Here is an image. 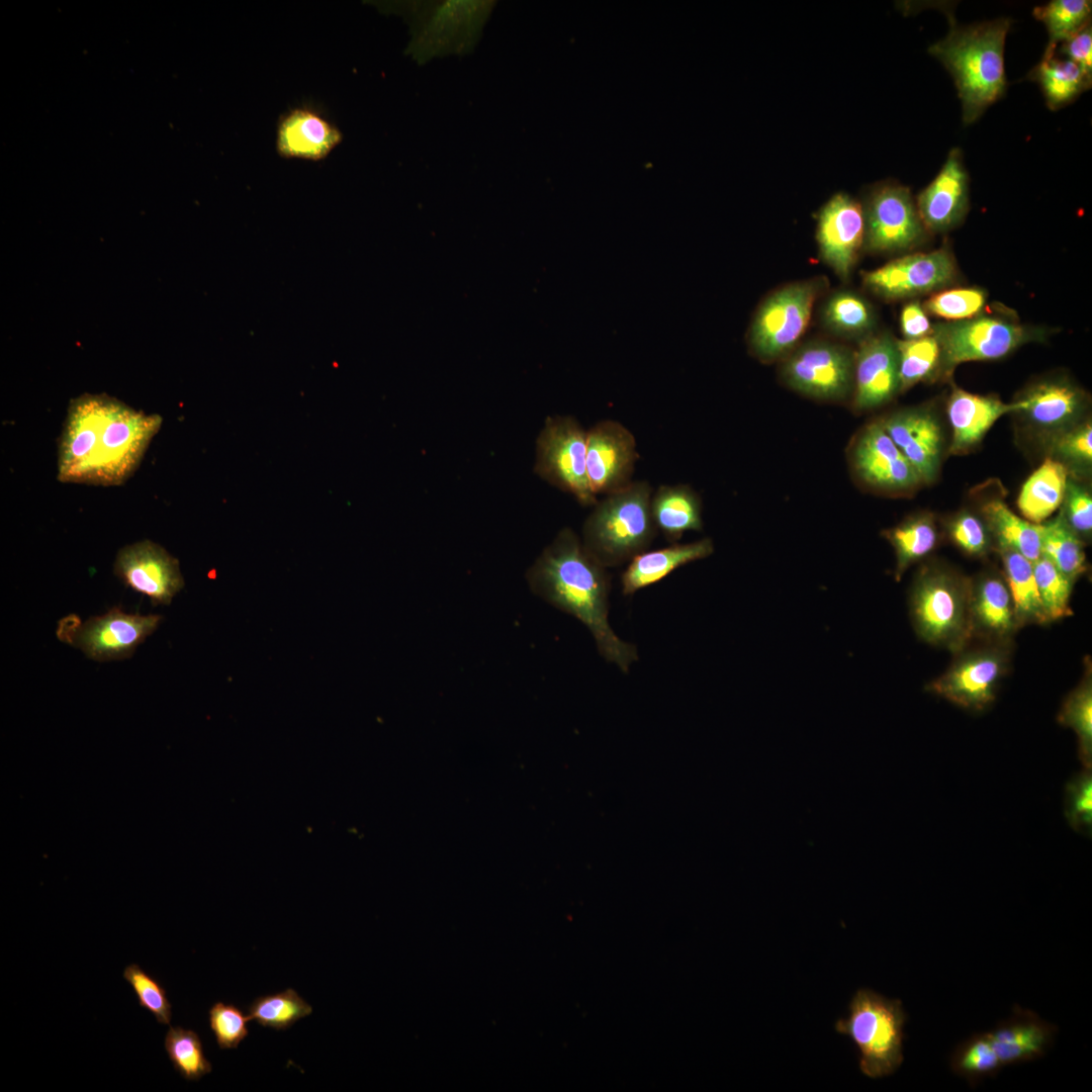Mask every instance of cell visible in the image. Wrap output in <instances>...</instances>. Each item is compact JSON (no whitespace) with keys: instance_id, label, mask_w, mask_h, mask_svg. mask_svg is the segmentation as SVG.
Returning <instances> with one entry per match:
<instances>
[{"instance_id":"obj_1","label":"cell","mask_w":1092,"mask_h":1092,"mask_svg":"<svg viewBox=\"0 0 1092 1092\" xmlns=\"http://www.w3.org/2000/svg\"><path fill=\"white\" fill-rule=\"evenodd\" d=\"M163 423L107 394L70 401L58 449L61 482L120 485L140 466Z\"/></svg>"},{"instance_id":"obj_14","label":"cell","mask_w":1092,"mask_h":1092,"mask_svg":"<svg viewBox=\"0 0 1092 1092\" xmlns=\"http://www.w3.org/2000/svg\"><path fill=\"white\" fill-rule=\"evenodd\" d=\"M1006 663V653L998 648L974 650L958 658L926 690L961 708L983 711L995 700Z\"/></svg>"},{"instance_id":"obj_33","label":"cell","mask_w":1092,"mask_h":1092,"mask_svg":"<svg viewBox=\"0 0 1092 1092\" xmlns=\"http://www.w3.org/2000/svg\"><path fill=\"white\" fill-rule=\"evenodd\" d=\"M982 512L984 522L998 546L1015 550L1031 562L1040 557L1041 524L1018 517L999 498L987 502Z\"/></svg>"},{"instance_id":"obj_27","label":"cell","mask_w":1092,"mask_h":1092,"mask_svg":"<svg viewBox=\"0 0 1092 1092\" xmlns=\"http://www.w3.org/2000/svg\"><path fill=\"white\" fill-rule=\"evenodd\" d=\"M714 551L713 541L704 538L692 543H671L669 546L644 551L630 560L622 573V592L626 596L657 583L676 568L710 556Z\"/></svg>"},{"instance_id":"obj_13","label":"cell","mask_w":1092,"mask_h":1092,"mask_svg":"<svg viewBox=\"0 0 1092 1092\" xmlns=\"http://www.w3.org/2000/svg\"><path fill=\"white\" fill-rule=\"evenodd\" d=\"M848 453L852 471L861 482L872 488L902 493L909 492L922 483L880 421L860 430Z\"/></svg>"},{"instance_id":"obj_52","label":"cell","mask_w":1092,"mask_h":1092,"mask_svg":"<svg viewBox=\"0 0 1092 1092\" xmlns=\"http://www.w3.org/2000/svg\"><path fill=\"white\" fill-rule=\"evenodd\" d=\"M904 340H916L932 333V326L922 304L914 300L903 306L900 316Z\"/></svg>"},{"instance_id":"obj_38","label":"cell","mask_w":1092,"mask_h":1092,"mask_svg":"<svg viewBox=\"0 0 1092 1092\" xmlns=\"http://www.w3.org/2000/svg\"><path fill=\"white\" fill-rule=\"evenodd\" d=\"M1082 682L1066 698L1058 722L1072 728L1079 745V757L1085 768L1092 762V678L1090 662Z\"/></svg>"},{"instance_id":"obj_7","label":"cell","mask_w":1092,"mask_h":1092,"mask_svg":"<svg viewBox=\"0 0 1092 1092\" xmlns=\"http://www.w3.org/2000/svg\"><path fill=\"white\" fill-rule=\"evenodd\" d=\"M931 335L940 348L938 374L946 377L959 364L1000 359L1045 336L1041 329L990 315L936 324Z\"/></svg>"},{"instance_id":"obj_39","label":"cell","mask_w":1092,"mask_h":1092,"mask_svg":"<svg viewBox=\"0 0 1092 1092\" xmlns=\"http://www.w3.org/2000/svg\"><path fill=\"white\" fill-rule=\"evenodd\" d=\"M899 358L900 391L932 378L939 371L940 348L929 335L916 340H896Z\"/></svg>"},{"instance_id":"obj_16","label":"cell","mask_w":1092,"mask_h":1092,"mask_svg":"<svg viewBox=\"0 0 1092 1092\" xmlns=\"http://www.w3.org/2000/svg\"><path fill=\"white\" fill-rule=\"evenodd\" d=\"M114 573L126 586L147 596L154 606L170 605L184 586L179 561L151 540L121 548L114 562Z\"/></svg>"},{"instance_id":"obj_8","label":"cell","mask_w":1092,"mask_h":1092,"mask_svg":"<svg viewBox=\"0 0 1092 1092\" xmlns=\"http://www.w3.org/2000/svg\"><path fill=\"white\" fill-rule=\"evenodd\" d=\"M820 290L817 280L788 284L758 307L749 331V346L761 361L787 356L805 333Z\"/></svg>"},{"instance_id":"obj_26","label":"cell","mask_w":1092,"mask_h":1092,"mask_svg":"<svg viewBox=\"0 0 1092 1092\" xmlns=\"http://www.w3.org/2000/svg\"><path fill=\"white\" fill-rule=\"evenodd\" d=\"M1020 401L1006 403L996 396L971 393L953 387L947 401L952 430L949 452L964 454L977 445L1002 416L1019 412Z\"/></svg>"},{"instance_id":"obj_28","label":"cell","mask_w":1092,"mask_h":1092,"mask_svg":"<svg viewBox=\"0 0 1092 1092\" xmlns=\"http://www.w3.org/2000/svg\"><path fill=\"white\" fill-rule=\"evenodd\" d=\"M970 616L973 634L1005 638L1018 627L1007 584L994 575L971 581Z\"/></svg>"},{"instance_id":"obj_12","label":"cell","mask_w":1092,"mask_h":1092,"mask_svg":"<svg viewBox=\"0 0 1092 1092\" xmlns=\"http://www.w3.org/2000/svg\"><path fill=\"white\" fill-rule=\"evenodd\" d=\"M956 263L946 249L897 258L862 274L864 286L878 296L904 299L938 290L952 283Z\"/></svg>"},{"instance_id":"obj_34","label":"cell","mask_w":1092,"mask_h":1092,"mask_svg":"<svg viewBox=\"0 0 1092 1092\" xmlns=\"http://www.w3.org/2000/svg\"><path fill=\"white\" fill-rule=\"evenodd\" d=\"M896 555V580L910 565L929 554L937 543V529L928 515L913 516L884 532Z\"/></svg>"},{"instance_id":"obj_25","label":"cell","mask_w":1092,"mask_h":1092,"mask_svg":"<svg viewBox=\"0 0 1092 1092\" xmlns=\"http://www.w3.org/2000/svg\"><path fill=\"white\" fill-rule=\"evenodd\" d=\"M1057 1026L1031 1010L1015 1006L1011 1015L987 1031L1003 1067L1031 1062L1053 1046Z\"/></svg>"},{"instance_id":"obj_44","label":"cell","mask_w":1092,"mask_h":1092,"mask_svg":"<svg viewBox=\"0 0 1092 1092\" xmlns=\"http://www.w3.org/2000/svg\"><path fill=\"white\" fill-rule=\"evenodd\" d=\"M986 293L977 287H964L939 291L922 305L924 310L950 322L980 315L986 304Z\"/></svg>"},{"instance_id":"obj_46","label":"cell","mask_w":1092,"mask_h":1092,"mask_svg":"<svg viewBox=\"0 0 1092 1092\" xmlns=\"http://www.w3.org/2000/svg\"><path fill=\"white\" fill-rule=\"evenodd\" d=\"M1065 815L1070 825L1085 834H1091L1092 823V776L1086 768L1066 786Z\"/></svg>"},{"instance_id":"obj_19","label":"cell","mask_w":1092,"mask_h":1092,"mask_svg":"<svg viewBox=\"0 0 1092 1092\" xmlns=\"http://www.w3.org/2000/svg\"><path fill=\"white\" fill-rule=\"evenodd\" d=\"M900 392L896 340L887 334L866 337L854 354L852 406L866 412L890 401Z\"/></svg>"},{"instance_id":"obj_29","label":"cell","mask_w":1092,"mask_h":1092,"mask_svg":"<svg viewBox=\"0 0 1092 1092\" xmlns=\"http://www.w3.org/2000/svg\"><path fill=\"white\" fill-rule=\"evenodd\" d=\"M650 512L657 531L671 543L687 531L703 529L701 498L687 484L660 485L652 492Z\"/></svg>"},{"instance_id":"obj_21","label":"cell","mask_w":1092,"mask_h":1092,"mask_svg":"<svg viewBox=\"0 0 1092 1092\" xmlns=\"http://www.w3.org/2000/svg\"><path fill=\"white\" fill-rule=\"evenodd\" d=\"M917 211L928 232L957 226L969 207V175L960 149H952L936 177L917 197Z\"/></svg>"},{"instance_id":"obj_5","label":"cell","mask_w":1092,"mask_h":1092,"mask_svg":"<svg viewBox=\"0 0 1092 1092\" xmlns=\"http://www.w3.org/2000/svg\"><path fill=\"white\" fill-rule=\"evenodd\" d=\"M971 581L941 567L926 566L910 592V617L923 641L961 651L973 636L970 616Z\"/></svg>"},{"instance_id":"obj_37","label":"cell","mask_w":1092,"mask_h":1092,"mask_svg":"<svg viewBox=\"0 0 1092 1092\" xmlns=\"http://www.w3.org/2000/svg\"><path fill=\"white\" fill-rule=\"evenodd\" d=\"M949 1067L971 1086L1003 1068L987 1032L974 1033L962 1041L950 1056Z\"/></svg>"},{"instance_id":"obj_15","label":"cell","mask_w":1092,"mask_h":1092,"mask_svg":"<svg viewBox=\"0 0 1092 1092\" xmlns=\"http://www.w3.org/2000/svg\"><path fill=\"white\" fill-rule=\"evenodd\" d=\"M638 458L635 437L621 423L600 421L586 432V472L596 495L628 486Z\"/></svg>"},{"instance_id":"obj_43","label":"cell","mask_w":1092,"mask_h":1092,"mask_svg":"<svg viewBox=\"0 0 1092 1092\" xmlns=\"http://www.w3.org/2000/svg\"><path fill=\"white\" fill-rule=\"evenodd\" d=\"M1032 565L1038 595L1049 622L1071 616L1073 612L1069 602L1074 583L1041 555Z\"/></svg>"},{"instance_id":"obj_4","label":"cell","mask_w":1092,"mask_h":1092,"mask_svg":"<svg viewBox=\"0 0 1092 1092\" xmlns=\"http://www.w3.org/2000/svg\"><path fill=\"white\" fill-rule=\"evenodd\" d=\"M651 495L650 484L637 480L594 506L582 526L581 543L601 565L619 566L650 546L657 533Z\"/></svg>"},{"instance_id":"obj_32","label":"cell","mask_w":1092,"mask_h":1092,"mask_svg":"<svg viewBox=\"0 0 1092 1092\" xmlns=\"http://www.w3.org/2000/svg\"><path fill=\"white\" fill-rule=\"evenodd\" d=\"M1017 626L1050 623L1038 595L1032 562L1015 550L997 546Z\"/></svg>"},{"instance_id":"obj_2","label":"cell","mask_w":1092,"mask_h":1092,"mask_svg":"<svg viewBox=\"0 0 1092 1092\" xmlns=\"http://www.w3.org/2000/svg\"><path fill=\"white\" fill-rule=\"evenodd\" d=\"M532 590L573 616L592 633L598 651L621 671L638 660L635 645L622 640L609 622L610 576L569 528L562 529L530 568Z\"/></svg>"},{"instance_id":"obj_18","label":"cell","mask_w":1092,"mask_h":1092,"mask_svg":"<svg viewBox=\"0 0 1092 1092\" xmlns=\"http://www.w3.org/2000/svg\"><path fill=\"white\" fill-rule=\"evenodd\" d=\"M816 239L823 261L846 279L863 245V207L845 193L835 194L818 213Z\"/></svg>"},{"instance_id":"obj_50","label":"cell","mask_w":1092,"mask_h":1092,"mask_svg":"<svg viewBox=\"0 0 1092 1092\" xmlns=\"http://www.w3.org/2000/svg\"><path fill=\"white\" fill-rule=\"evenodd\" d=\"M1062 515L1068 526L1080 537L1088 538L1092 531V497L1088 489L1068 478Z\"/></svg>"},{"instance_id":"obj_10","label":"cell","mask_w":1092,"mask_h":1092,"mask_svg":"<svg viewBox=\"0 0 1092 1092\" xmlns=\"http://www.w3.org/2000/svg\"><path fill=\"white\" fill-rule=\"evenodd\" d=\"M786 384L801 394L838 401L852 394L854 354L824 341H811L793 349L782 365Z\"/></svg>"},{"instance_id":"obj_35","label":"cell","mask_w":1092,"mask_h":1092,"mask_svg":"<svg viewBox=\"0 0 1092 1092\" xmlns=\"http://www.w3.org/2000/svg\"><path fill=\"white\" fill-rule=\"evenodd\" d=\"M1040 552L1073 583L1087 569L1083 541L1068 526L1061 511L1055 519L1041 524Z\"/></svg>"},{"instance_id":"obj_40","label":"cell","mask_w":1092,"mask_h":1092,"mask_svg":"<svg viewBox=\"0 0 1092 1092\" xmlns=\"http://www.w3.org/2000/svg\"><path fill=\"white\" fill-rule=\"evenodd\" d=\"M1092 2L1089 0H1053L1033 9V16L1048 30V46L1057 48L1087 23L1091 22Z\"/></svg>"},{"instance_id":"obj_53","label":"cell","mask_w":1092,"mask_h":1092,"mask_svg":"<svg viewBox=\"0 0 1092 1092\" xmlns=\"http://www.w3.org/2000/svg\"><path fill=\"white\" fill-rule=\"evenodd\" d=\"M81 621L78 616L71 614L63 618L57 629V636L62 642L72 644L73 638L77 633V630L81 626Z\"/></svg>"},{"instance_id":"obj_41","label":"cell","mask_w":1092,"mask_h":1092,"mask_svg":"<svg viewBox=\"0 0 1092 1092\" xmlns=\"http://www.w3.org/2000/svg\"><path fill=\"white\" fill-rule=\"evenodd\" d=\"M311 1012V1006L296 991L286 989L256 998L248 1007L247 1015L261 1026L283 1030Z\"/></svg>"},{"instance_id":"obj_36","label":"cell","mask_w":1092,"mask_h":1092,"mask_svg":"<svg viewBox=\"0 0 1092 1092\" xmlns=\"http://www.w3.org/2000/svg\"><path fill=\"white\" fill-rule=\"evenodd\" d=\"M825 327L844 338L868 337L875 325L870 303L859 294L840 290L832 293L822 308Z\"/></svg>"},{"instance_id":"obj_23","label":"cell","mask_w":1092,"mask_h":1092,"mask_svg":"<svg viewBox=\"0 0 1092 1092\" xmlns=\"http://www.w3.org/2000/svg\"><path fill=\"white\" fill-rule=\"evenodd\" d=\"M342 140L340 128L320 110L301 105L280 116L275 147L282 158L315 162L326 159Z\"/></svg>"},{"instance_id":"obj_42","label":"cell","mask_w":1092,"mask_h":1092,"mask_svg":"<svg viewBox=\"0 0 1092 1092\" xmlns=\"http://www.w3.org/2000/svg\"><path fill=\"white\" fill-rule=\"evenodd\" d=\"M165 1051L174 1069L188 1081H197L211 1072L199 1035L181 1026H170L165 1040Z\"/></svg>"},{"instance_id":"obj_6","label":"cell","mask_w":1092,"mask_h":1092,"mask_svg":"<svg viewBox=\"0 0 1092 1092\" xmlns=\"http://www.w3.org/2000/svg\"><path fill=\"white\" fill-rule=\"evenodd\" d=\"M848 1010V1017L839 1019L835 1029L856 1045L861 1073L871 1079L895 1073L904 1060L902 1002L862 988L853 995Z\"/></svg>"},{"instance_id":"obj_47","label":"cell","mask_w":1092,"mask_h":1092,"mask_svg":"<svg viewBox=\"0 0 1092 1092\" xmlns=\"http://www.w3.org/2000/svg\"><path fill=\"white\" fill-rule=\"evenodd\" d=\"M209 1027L222 1050L237 1049L249 1034L248 1015L234 1004L214 1003L208 1011Z\"/></svg>"},{"instance_id":"obj_20","label":"cell","mask_w":1092,"mask_h":1092,"mask_svg":"<svg viewBox=\"0 0 1092 1092\" xmlns=\"http://www.w3.org/2000/svg\"><path fill=\"white\" fill-rule=\"evenodd\" d=\"M880 423L922 483H931L939 470L943 445L941 427L934 415L926 408H905Z\"/></svg>"},{"instance_id":"obj_24","label":"cell","mask_w":1092,"mask_h":1092,"mask_svg":"<svg viewBox=\"0 0 1092 1092\" xmlns=\"http://www.w3.org/2000/svg\"><path fill=\"white\" fill-rule=\"evenodd\" d=\"M1021 413L1034 427L1055 435L1077 425L1087 394L1070 380L1052 378L1031 385L1018 399Z\"/></svg>"},{"instance_id":"obj_17","label":"cell","mask_w":1092,"mask_h":1092,"mask_svg":"<svg viewBox=\"0 0 1092 1092\" xmlns=\"http://www.w3.org/2000/svg\"><path fill=\"white\" fill-rule=\"evenodd\" d=\"M161 619L159 615L126 614L113 608L82 623L71 645L95 661L124 659L154 633Z\"/></svg>"},{"instance_id":"obj_22","label":"cell","mask_w":1092,"mask_h":1092,"mask_svg":"<svg viewBox=\"0 0 1092 1092\" xmlns=\"http://www.w3.org/2000/svg\"><path fill=\"white\" fill-rule=\"evenodd\" d=\"M489 6L485 2H448L424 6V13L418 14L415 33L418 48L436 55L440 49L446 52V49L453 51V47L469 46L471 39L475 40Z\"/></svg>"},{"instance_id":"obj_9","label":"cell","mask_w":1092,"mask_h":1092,"mask_svg":"<svg viewBox=\"0 0 1092 1092\" xmlns=\"http://www.w3.org/2000/svg\"><path fill=\"white\" fill-rule=\"evenodd\" d=\"M586 430L572 417L546 419L536 442L534 471L584 507L598 499L586 472Z\"/></svg>"},{"instance_id":"obj_11","label":"cell","mask_w":1092,"mask_h":1092,"mask_svg":"<svg viewBox=\"0 0 1092 1092\" xmlns=\"http://www.w3.org/2000/svg\"><path fill=\"white\" fill-rule=\"evenodd\" d=\"M864 247L877 253L901 252L921 243L926 229L908 188L885 184L876 188L863 208Z\"/></svg>"},{"instance_id":"obj_45","label":"cell","mask_w":1092,"mask_h":1092,"mask_svg":"<svg viewBox=\"0 0 1092 1092\" xmlns=\"http://www.w3.org/2000/svg\"><path fill=\"white\" fill-rule=\"evenodd\" d=\"M123 978L132 987L140 1006L150 1011L159 1023L170 1025L172 1005L161 983L136 964L125 967Z\"/></svg>"},{"instance_id":"obj_31","label":"cell","mask_w":1092,"mask_h":1092,"mask_svg":"<svg viewBox=\"0 0 1092 1092\" xmlns=\"http://www.w3.org/2000/svg\"><path fill=\"white\" fill-rule=\"evenodd\" d=\"M1027 77L1040 85L1046 105L1052 110L1071 103L1092 84L1078 65L1058 58L1056 48L1050 46H1046L1041 61Z\"/></svg>"},{"instance_id":"obj_30","label":"cell","mask_w":1092,"mask_h":1092,"mask_svg":"<svg viewBox=\"0 0 1092 1092\" xmlns=\"http://www.w3.org/2000/svg\"><path fill=\"white\" fill-rule=\"evenodd\" d=\"M1068 478L1066 465L1048 457L1022 485L1017 498L1022 516L1034 524L1048 519L1062 506Z\"/></svg>"},{"instance_id":"obj_49","label":"cell","mask_w":1092,"mask_h":1092,"mask_svg":"<svg viewBox=\"0 0 1092 1092\" xmlns=\"http://www.w3.org/2000/svg\"><path fill=\"white\" fill-rule=\"evenodd\" d=\"M951 541L972 556L984 555L990 545V532L982 520L969 512L958 514L948 524Z\"/></svg>"},{"instance_id":"obj_51","label":"cell","mask_w":1092,"mask_h":1092,"mask_svg":"<svg viewBox=\"0 0 1092 1092\" xmlns=\"http://www.w3.org/2000/svg\"><path fill=\"white\" fill-rule=\"evenodd\" d=\"M1060 54L1078 65L1092 80V27L1087 23L1078 32L1062 42Z\"/></svg>"},{"instance_id":"obj_3","label":"cell","mask_w":1092,"mask_h":1092,"mask_svg":"<svg viewBox=\"0 0 1092 1092\" xmlns=\"http://www.w3.org/2000/svg\"><path fill=\"white\" fill-rule=\"evenodd\" d=\"M943 6V5H942ZM947 34L928 52L953 78L963 107V121H976L1006 90L1004 46L1011 19L958 25L950 9L942 7Z\"/></svg>"},{"instance_id":"obj_48","label":"cell","mask_w":1092,"mask_h":1092,"mask_svg":"<svg viewBox=\"0 0 1092 1092\" xmlns=\"http://www.w3.org/2000/svg\"><path fill=\"white\" fill-rule=\"evenodd\" d=\"M1053 451L1064 461L1090 466L1092 462V426L1086 421L1057 434L1053 438Z\"/></svg>"}]
</instances>
